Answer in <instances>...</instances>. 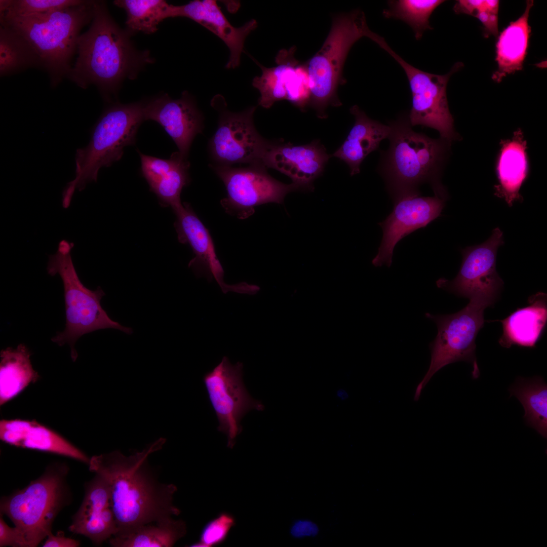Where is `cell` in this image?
Returning a JSON list of instances; mask_svg holds the SVG:
<instances>
[{
	"label": "cell",
	"instance_id": "obj_1",
	"mask_svg": "<svg viewBox=\"0 0 547 547\" xmlns=\"http://www.w3.org/2000/svg\"><path fill=\"white\" fill-rule=\"evenodd\" d=\"M165 442L161 438L129 456L115 450L90 459L89 470L103 477L109 487L118 529L114 535L180 514L173 504L176 486L160 482L148 463L150 454Z\"/></svg>",
	"mask_w": 547,
	"mask_h": 547
},
{
	"label": "cell",
	"instance_id": "obj_2",
	"mask_svg": "<svg viewBox=\"0 0 547 547\" xmlns=\"http://www.w3.org/2000/svg\"><path fill=\"white\" fill-rule=\"evenodd\" d=\"M131 35L114 21L104 1H95L91 24L78 38L77 57L67 77L83 89L94 85L110 99L124 80L134 79L153 62L148 51L134 47Z\"/></svg>",
	"mask_w": 547,
	"mask_h": 547
},
{
	"label": "cell",
	"instance_id": "obj_3",
	"mask_svg": "<svg viewBox=\"0 0 547 547\" xmlns=\"http://www.w3.org/2000/svg\"><path fill=\"white\" fill-rule=\"evenodd\" d=\"M95 1L49 13L0 19L21 35L35 54L39 68L45 70L56 87L71 69L83 28L91 22Z\"/></svg>",
	"mask_w": 547,
	"mask_h": 547
},
{
	"label": "cell",
	"instance_id": "obj_4",
	"mask_svg": "<svg viewBox=\"0 0 547 547\" xmlns=\"http://www.w3.org/2000/svg\"><path fill=\"white\" fill-rule=\"evenodd\" d=\"M389 126L390 145L381 174L394 203L420 195L419 187L425 183L432 185L436 196L446 199L438 174L449 142L414 132L408 118H400Z\"/></svg>",
	"mask_w": 547,
	"mask_h": 547
},
{
	"label": "cell",
	"instance_id": "obj_5",
	"mask_svg": "<svg viewBox=\"0 0 547 547\" xmlns=\"http://www.w3.org/2000/svg\"><path fill=\"white\" fill-rule=\"evenodd\" d=\"M66 464H50L26 487L2 497L1 513L15 525L20 547H35L52 533L53 523L70 500Z\"/></svg>",
	"mask_w": 547,
	"mask_h": 547
},
{
	"label": "cell",
	"instance_id": "obj_6",
	"mask_svg": "<svg viewBox=\"0 0 547 547\" xmlns=\"http://www.w3.org/2000/svg\"><path fill=\"white\" fill-rule=\"evenodd\" d=\"M145 121L144 101L122 104L115 103L103 112L93 129L89 144L77 149L75 155V174L62 193L64 208L70 204L74 192L96 181L98 171L119 161L124 148L133 145L141 124Z\"/></svg>",
	"mask_w": 547,
	"mask_h": 547
},
{
	"label": "cell",
	"instance_id": "obj_7",
	"mask_svg": "<svg viewBox=\"0 0 547 547\" xmlns=\"http://www.w3.org/2000/svg\"><path fill=\"white\" fill-rule=\"evenodd\" d=\"M73 246V243L61 240L56 252L49 256L47 270L49 275L58 274L61 277L65 306V328L51 340L60 346L69 344L71 359L75 361L77 353L74 344L82 335L108 328L118 329L128 334L133 331L109 317L100 304L105 293L100 287L92 291L81 282L71 257Z\"/></svg>",
	"mask_w": 547,
	"mask_h": 547
},
{
	"label": "cell",
	"instance_id": "obj_8",
	"mask_svg": "<svg viewBox=\"0 0 547 547\" xmlns=\"http://www.w3.org/2000/svg\"><path fill=\"white\" fill-rule=\"evenodd\" d=\"M369 30L360 10L334 15L322 47L305 62L309 77V105L320 118L327 116L326 109L329 105H341L337 91L339 85L346 83L342 74L345 61L353 45L367 37Z\"/></svg>",
	"mask_w": 547,
	"mask_h": 547
},
{
	"label": "cell",
	"instance_id": "obj_9",
	"mask_svg": "<svg viewBox=\"0 0 547 547\" xmlns=\"http://www.w3.org/2000/svg\"><path fill=\"white\" fill-rule=\"evenodd\" d=\"M493 304L481 299H472L460 310L447 315H433L425 317L434 321L438 333L429 344L431 359L427 371L417 385L414 400H419L421 393L432 376L445 366L459 361L470 363L474 379L480 376L476 356V339L484 324V309Z\"/></svg>",
	"mask_w": 547,
	"mask_h": 547
},
{
	"label": "cell",
	"instance_id": "obj_10",
	"mask_svg": "<svg viewBox=\"0 0 547 547\" xmlns=\"http://www.w3.org/2000/svg\"><path fill=\"white\" fill-rule=\"evenodd\" d=\"M371 40L389 54L401 66L408 79L412 93V107L408 117L411 126L422 125L437 130L441 138L450 142L457 136L453 119L450 112L446 87L451 75L461 66L455 64L444 75L421 70L406 62L391 48L383 37L374 33Z\"/></svg>",
	"mask_w": 547,
	"mask_h": 547
},
{
	"label": "cell",
	"instance_id": "obj_11",
	"mask_svg": "<svg viewBox=\"0 0 547 547\" xmlns=\"http://www.w3.org/2000/svg\"><path fill=\"white\" fill-rule=\"evenodd\" d=\"M211 168L223 181L227 191L220 203L228 214L246 219L254 214V208L268 203L281 204L288 193L301 190L292 183L287 184L270 176L262 164L245 167L211 164Z\"/></svg>",
	"mask_w": 547,
	"mask_h": 547
},
{
	"label": "cell",
	"instance_id": "obj_12",
	"mask_svg": "<svg viewBox=\"0 0 547 547\" xmlns=\"http://www.w3.org/2000/svg\"><path fill=\"white\" fill-rule=\"evenodd\" d=\"M243 365H233L227 357L206 374L204 382L209 400L218 421V429L227 438V446L232 448L237 436L242 431L243 417L250 411H262L263 404L254 399L243 381Z\"/></svg>",
	"mask_w": 547,
	"mask_h": 547
},
{
	"label": "cell",
	"instance_id": "obj_13",
	"mask_svg": "<svg viewBox=\"0 0 547 547\" xmlns=\"http://www.w3.org/2000/svg\"><path fill=\"white\" fill-rule=\"evenodd\" d=\"M214 101V100H213ZM214 101L219 110L217 128L210 140L209 149L214 164H262V160L271 142L256 130L253 115L256 106L234 112Z\"/></svg>",
	"mask_w": 547,
	"mask_h": 547
},
{
	"label": "cell",
	"instance_id": "obj_14",
	"mask_svg": "<svg viewBox=\"0 0 547 547\" xmlns=\"http://www.w3.org/2000/svg\"><path fill=\"white\" fill-rule=\"evenodd\" d=\"M503 243L502 232L496 227L483 243L462 249L456 277L451 281L439 279L437 287L459 297L484 299L493 304L503 285L496 269L497 249Z\"/></svg>",
	"mask_w": 547,
	"mask_h": 547
},
{
	"label": "cell",
	"instance_id": "obj_15",
	"mask_svg": "<svg viewBox=\"0 0 547 547\" xmlns=\"http://www.w3.org/2000/svg\"><path fill=\"white\" fill-rule=\"evenodd\" d=\"M176 216L175 227L179 242L188 244L194 257L188 266L198 275L216 280L222 292L255 294L259 286L246 282L229 285L224 281V270L217 257L214 243L207 228L200 220L190 205L184 203L173 209Z\"/></svg>",
	"mask_w": 547,
	"mask_h": 547
},
{
	"label": "cell",
	"instance_id": "obj_16",
	"mask_svg": "<svg viewBox=\"0 0 547 547\" xmlns=\"http://www.w3.org/2000/svg\"><path fill=\"white\" fill-rule=\"evenodd\" d=\"M445 201L438 196L408 197L394 202L391 213L378 223L383 236L377 255L372 263L376 267H390L396 244L416 230L425 227L441 215Z\"/></svg>",
	"mask_w": 547,
	"mask_h": 547
},
{
	"label": "cell",
	"instance_id": "obj_17",
	"mask_svg": "<svg viewBox=\"0 0 547 547\" xmlns=\"http://www.w3.org/2000/svg\"><path fill=\"white\" fill-rule=\"evenodd\" d=\"M144 115L145 121H155L163 127L185 158L195 136L204 128L203 115L186 91L177 99L164 94L144 101Z\"/></svg>",
	"mask_w": 547,
	"mask_h": 547
},
{
	"label": "cell",
	"instance_id": "obj_18",
	"mask_svg": "<svg viewBox=\"0 0 547 547\" xmlns=\"http://www.w3.org/2000/svg\"><path fill=\"white\" fill-rule=\"evenodd\" d=\"M329 155L319 140L309 144L271 143L262 160L266 168L286 175L301 190H312L314 181L322 173Z\"/></svg>",
	"mask_w": 547,
	"mask_h": 547
},
{
	"label": "cell",
	"instance_id": "obj_19",
	"mask_svg": "<svg viewBox=\"0 0 547 547\" xmlns=\"http://www.w3.org/2000/svg\"><path fill=\"white\" fill-rule=\"evenodd\" d=\"M85 496L72 517L68 529L89 538L96 545L113 536L117 525L111 504L108 484L101 476L95 477L85 485Z\"/></svg>",
	"mask_w": 547,
	"mask_h": 547
},
{
	"label": "cell",
	"instance_id": "obj_20",
	"mask_svg": "<svg viewBox=\"0 0 547 547\" xmlns=\"http://www.w3.org/2000/svg\"><path fill=\"white\" fill-rule=\"evenodd\" d=\"M183 17L192 20L217 35L225 44L230 52L226 65L227 69H234L240 63L245 41L257 27V22L251 19L243 26H232L221 11L216 1L194 0L180 6L172 5L171 18Z\"/></svg>",
	"mask_w": 547,
	"mask_h": 547
},
{
	"label": "cell",
	"instance_id": "obj_21",
	"mask_svg": "<svg viewBox=\"0 0 547 547\" xmlns=\"http://www.w3.org/2000/svg\"><path fill=\"white\" fill-rule=\"evenodd\" d=\"M138 152L142 175L161 204L173 209L181 205L182 190L189 182L190 163L187 158L179 151L173 152L169 159Z\"/></svg>",
	"mask_w": 547,
	"mask_h": 547
},
{
	"label": "cell",
	"instance_id": "obj_22",
	"mask_svg": "<svg viewBox=\"0 0 547 547\" xmlns=\"http://www.w3.org/2000/svg\"><path fill=\"white\" fill-rule=\"evenodd\" d=\"M0 438L16 447L55 453L88 464L90 461L83 451L63 437L34 420H1Z\"/></svg>",
	"mask_w": 547,
	"mask_h": 547
},
{
	"label": "cell",
	"instance_id": "obj_23",
	"mask_svg": "<svg viewBox=\"0 0 547 547\" xmlns=\"http://www.w3.org/2000/svg\"><path fill=\"white\" fill-rule=\"evenodd\" d=\"M500 144L496 166L499 183L494 186V194L511 207L514 202L523 200L519 190L529 172L526 141L518 129L512 139L502 140Z\"/></svg>",
	"mask_w": 547,
	"mask_h": 547
},
{
	"label": "cell",
	"instance_id": "obj_24",
	"mask_svg": "<svg viewBox=\"0 0 547 547\" xmlns=\"http://www.w3.org/2000/svg\"><path fill=\"white\" fill-rule=\"evenodd\" d=\"M350 112L355 116V124L333 156L346 163L353 176L360 173L364 159L378 148L383 139L388 138L390 127L370 119L357 105L353 106Z\"/></svg>",
	"mask_w": 547,
	"mask_h": 547
},
{
	"label": "cell",
	"instance_id": "obj_25",
	"mask_svg": "<svg viewBox=\"0 0 547 547\" xmlns=\"http://www.w3.org/2000/svg\"><path fill=\"white\" fill-rule=\"evenodd\" d=\"M528 302L529 305L518 308L504 320L493 321L502 325L503 334L498 341L501 346H535L546 322V294L538 292L530 296Z\"/></svg>",
	"mask_w": 547,
	"mask_h": 547
},
{
	"label": "cell",
	"instance_id": "obj_26",
	"mask_svg": "<svg viewBox=\"0 0 547 547\" xmlns=\"http://www.w3.org/2000/svg\"><path fill=\"white\" fill-rule=\"evenodd\" d=\"M524 13L510 22L500 33L496 44V58L498 68L492 76L497 83L507 74L521 70L529 46L531 27L528 18L533 1H527Z\"/></svg>",
	"mask_w": 547,
	"mask_h": 547
},
{
	"label": "cell",
	"instance_id": "obj_27",
	"mask_svg": "<svg viewBox=\"0 0 547 547\" xmlns=\"http://www.w3.org/2000/svg\"><path fill=\"white\" fill-rule=\"evenodd\" d=\"M31 354L23 344L16 348L8 347L1 352L0 404L15 397L40 376L30 360Z\"/></svg>",
	"mask_w": 547,
	"mask_h": 547
},
{
	"label": "cell",
	"instance_id": "obj_28",
	"mask_svg": "<svg viewBox=\"0 0 547 547\" xmlns=\"http://www.w3.org/2000/svg\"><path fill=\"white\" fill-rule=\"evenodd\" d=\"M186 532L184 522L171 517L115 535L108 541L114 547H171Z\"/></svg>",
	"mask_w": 547,
	"mask_h": 547
},
{
	"label": "cell",
	"instance_id": "obj_29",
	"mask_svg": "<svg viewBox=\"0 0 547 547\" xmlns=\"http://www.w3.org/2000/svg\"><path fill=\"white\" fill-rule=\"evenodd\" d=\"M295 51V46L280 50L275 58L277 65L272 67H266L254 60L262 74L253 79L252 85L260 92L258 104L263 108H269L276 102L286 100L287 84L299 63L294 57Z\"/></svg>",
	"mask_w": 547,
	"mask_h": 547
},
{
	"label": "cell",
	"instance_id": "obj_30",
	"mask_svg": "<svg viewBox=\"0 0 547 547\" xmlns=\"http://www.w3.org/2000/svg\"><path fill=\"white\" fill-rule=\"evenodd\" d=\"M509 392L511 396H515L523 405L526 423L546 438L547 385L544 379L540 376L518 377Z\"/></svg>",
	"mask_w": 547,
	"mask_h": 547
},
{
	"label": "cell",
	"instance_id": "obj_31",
	"mask_svg": "<svg viewBox=\"0 0 547 547\" xmlns=\"http://www.w3.org/2000/svg\"><path fill=\"white\" fill-rule=\"evenodd\" d=\"M113 4L125 10L126 29L131 35L153 33L161 22L171 18L172 5L164 0H115Z\"/></svg>",
	"mask_w": 547,
	"mask_h": 547
},
{
	"label": "cell",
	"instance_id": "obj_32",
	"mask_svg": "<svg viewBox=\"0 0 547 547\" xmlns=\"http://www.w3.org/2000/svg\"><path fill=\"white\" fill-rule=\"evenodd\" d=\"M40 67L27 42L10 27L0 26V76H10L31 67Z\"/></svg>",
	"mask_w": 547,
	"mask_h": 547
},
{
	"label": "cell",
	"instance_id": "obj_33",
	"mask_svg": "<svg viewBox=\"0 0 547 547\" xmlns=\"http://www.w3.org/2000/svg\"><path fill=\"white\" fill-rule=\"evenodd\" d=\"M444 1L397 0L388 2V8L383 10L386 18L401 20L412 29L415 37L419 40L423 32L431 29L429 18L433 12Z\"/></svg>",
	"mask_w": 547,
	"mask_h": 547
},
{
	"label": "cell",
	"instance_id": "obj_34",
	"mask_svg": "<svg viewBox=\"0 0 547 547\" xmlns=\"http://www.w3.org/2000/svg\"><path fill=\"white\" fill-rule=\"evenodd\" d=\"M85 0H1L0 19L49 13L82 4Z\"/></svg>",
	"mask_w": 547,
	"mask_h": 547
},
{
	"label": "cell",
	"instance_id": "obj_35",
	"mask_svg": "<svg viewBox=\"0 0 547 547\" xmlns=\"http://www.w3.org/2000/svg\"><path fill=\"white\" fill-rule=\"evenodd\" d=\"M286 94V100L302 111L309 105V77L305 63H299L295 67L287 84Z\"/></svg>",
	"mask_w": 547,
	"mask_h": 547
},
{
	"label": "cell",
	"instance_id": "obj_36",
	"mask_svg": "<svg viewBox=\"0 0 547 547\" xmlns=\"http://www.w3.org/2000/svg\"><path fill=\"white\" fill-rule=\"evenodd\" d=\"M235 524V519L230 514H219L207 523L201 532L200 541L190 546L211 547L222 543Z\"/></svg>",
	"mask_w": 547,
	"mask_h": 547
},
{
	"label": "cell",
	"instance_id": "obj_37",
	"mask_svg": "<svg viewBox=\"0 0 547 547\" xmlns=\"http://www.w3.org/2000/svg\"><path fill=\"white\" fill-rule=\"evenodd\" d=\"M0 546L20 547L18 534L15 527H10L0 514Z\"/></svg>",
	"mask_w": 547,
	"mask_h": 547
},
{
	"label": "cell",
	"instance_id": "obj_38",
	"mask_svg": "<svg viewBox=\"0 0 547 547\" xmlns=\"http://www.w3.org/2000/svg\"><path fill=\"white\" fill-rule=\"evenodd\" d=\"M80 545L79 540L66 537L62 531H59L56 535L52 533L47 536L43 545V547H77Z\"/></svg>",
	"mask_w": 547,
	"mask_h": 547
},
{
	"label": "cell",
	"instance_id": "obj_39",
	"mask_svg": "<svg viewBox=\"0 0 547 547\" xmlns=\"http://www.w3.org/2000/svg\"><path fill=\"white\" fill-rule=\"evenodd\" d=\"M485 1L463 0L457 1L454 6L455 13H465L475 16L482 9H485Z\"/></svg>",
	"mask_w": 547,
	"mask_h": 547
},
{
	"label": "cell",
	"instance_id": "obj_40",
	"mask_svg": "<svg viewBox=\"0 0 547 547\" xmlns=\"http://www.w3.org/2000/svg\"><path fill=\"white\" fill-rule=\"evenodd\" d=\"M318 532L317 525L310 521H299L296 522L291 529L292 535L300 537L305 535H316Z\"/></svg>",
	"mask_w": 547,
	"mask_h": 547
},
{
	"label": "cell",
	"instance_id": "obj_41",
	"mask_svg": "<svg viewBox=\"0 0 547 547\" xmlns=\"http://www.w3.org/2000/svg\"><path fill=\"white\" fill-rule=\"evenodd\" d=\"M489 21L485 29L489 33L494 35L498 34V17L497 14L489 13Z\"/></svg>",
	"mask_w": 547,
	"mask_h": 547
},
{
	"label": "cell",
	"instance_id": "obj_42",
	"mask_svg": "<svg viewBox=\"0 0 547 547\" xmlns=\"http://www.w3.org/2000/svg\"><path fill=\"white\" fill-rule=\"evenodd\" d=\"M499 1H485V8L489 13L497 14L499 8Z\"/></svg>",
	"mask_w": 547,
	"mask_h": 547
},
{
	"label": "cell",
	"instance_id": "obj_43",
	"mask_svg": "<svg viewBox=\"0 0 547 547\" xmlns=\"http://www.w3.org/2000/svg\"><path fill=\"white\" fill-rule=\"evenodd\" d=\"M489 14L486 9H482L477 13L475 17L482 23L485 27L488 23Z\"/></svg>",
	"mask_w": 547,
	"mask_h": 547
}]
</instances>
